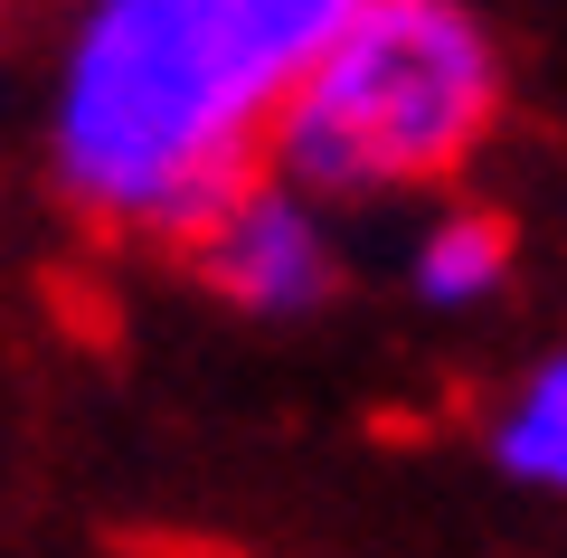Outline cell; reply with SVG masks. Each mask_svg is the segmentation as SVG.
Returning a JSON list of instances; mask_svg holds the SVG:
<instances>
[{
  "mask_svg": "<svg viewBox=\"0 0 567 558\" xmlns=\"http://www.w3.org/2000/svg\"><path fill=\"white\" fill-rule=\"evenodd\" d=\"M369 0H85L48 104V171L104 227L189 246L265 180L293 85Z\"/></svg>",
  "mask_w": 567,
  "mask_h": 558,
  "instance_id": "1",
  "label": "cell"
},
{
  "mask_svg": "<svg viewBox=\"0 0 567 558\" xmlns=\"http://www.w3.org/2000/svg\"><path fill=\"white\" fill-rule=\"evenodd\" d=\"M492 114L502 58L464 0H369L293 85L265 161L303 200H369L445 180L492 133Z\"/></svg>",
  "mask_w": 567,
  "mask_h": 558,
  "instance_id": "2",
  "label": "cell"
},
{
  "mask_svg": "<svg viewBox=\"0 0 567 558\" xmlns=\"http://www.w3.org/2000/svg\"><path fill=\"white\" fill-rule=\"evenodd\" d=\"M189 256H199L208 294H227L256 322H303V313H322V303L341 294V246H331L322 209H312L303 190H284V180L237 190V200L189 237Z\"/></svg>",
  "mask_w": 567,
  "mask_h": 558,
  "instance_id": "3",
  "label": "cell"
},
{
  "mask_svg": "<svg viewBox=\"0 0 567 558\" xmlns=\"http://www.w3.org/2000/svg\"><path fill=\"white\" fill-rule=\"evenodd\" d=\"M406 275H416V294L435 303V313H473V303H492L511 284V219H492V209H445V219L416 237Z\"/></svg>",
  "mask_w": 567,
  "mask_h": 558,
  "instance_id": "4",
  "label": "cell"
},
{
  "mask_svg": "<svg viewBox=\"0 0 567 558\" xmlns=\"http://www.w3.org/2000/svg\"><path fill=\"white\" fill-rule=\"evenodd\" d=\"M492 455H502V474L539 483V493H567V359L529 369V388L492 417Z\"/></svg>",
  "mask_w": 567,
  "mask_h": 558,
  "instance_id": "5",
  "label": "cell"
}]
</instances>
